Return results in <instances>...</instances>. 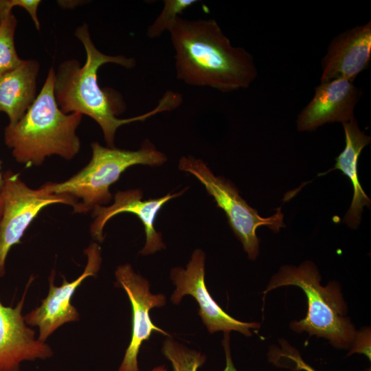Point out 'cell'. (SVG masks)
Here are the masks:
<instances>
[{
  "mask_svg": "<svg viewBox=\"0 0 371 371\" xmlns=\"http://www.w3.org/2000/svg\"><path fill=\"white\" fill-rule=\"evenodd\" d=\"M151 371H167V369L164 366H159L154 368Z\"/></svg>",
  "mask_w": 371,
  "mask_h": 371,
  "instance_id": "26",
  "label": "cell"
},
{
  "mask_svg": "<svg viewBox=\"0 0 371 371\" xmlns=\"http://www.w3.org/2000/svg\"><path fill=\"white\" fill-rule=\"evenodd\" d=\"M12 8L10 0H0V23L10 12Z\"/></svg>",
  "mask_w": 371,
  "mask_h": 371,
  "instance_id": "23",
  "label": "cell"
},
{
  "mask_svg": "<svg viewBox=\"0 0 371 371\" xmlns=\"http://www.w3.org/2000/svg\"><path fill=\"white\" fill-rule=\"evenodd\" d=\"M342 124L345 147L336 157L334 168L328 172L339 170L350 180L353 188L352 199L343 221L349 227L356 229L360 223L364 207L370 208L371 203L370 199L361 186L357 172L359 157L364 147L370 143L371 137L361 131L355 117Z\"/></svg>",
  "mask_w": 371,
  "mask_h": 371,
  "instance_id": "15",
  "label": "cell"
},
{
  "mask_svg": "<svg viewBox=\"0 0 371 371\" xmlns=\"http://www.w3.org/2000/svg\"><path fill=\"white\" fill-rule=\"evenodd\" d=\"M32 277L21 300L14 307L3 305L0 300V371H20L24 361L46 359L53 356L52 348L35 339V332L29 328L22 309Z\"/></svg>",
  "mask_w": 371,
  "mask_h": 371,
  "instance_id": "11",
  "label": "cell"
},
{
  "mask_svg": "<svg viewBox=\"0 0 371 371\" xmlns=\"http://www.w3.org/2000/svg\"><path fill=\"white\" fill-rule=\"evenodd\" d=\"M282 355L291 360L293 363L295 365L294 367L295 370H304V371H316L314 368L305 363L300 357V355L291 351L290 349H287L284 346Z\"/></svg>",
  "mask_w": 371,
  "mask_h": 371,
  "instance_id": "21",
  "label": "cell"
},
{
  "mask_svg": "<svg viewBox=\"0 0 371 371\" xmlns=\"http://www.w3.org/2000/svg\"><path fill=\"white\" fill-rule=\"evenodd\" d=\"M168 32L177 78L187 85L231 92L249 87L257 77L253 56L234 47L214 19L179 16Z\"/></svg>",
  "mask_w": 371,
  "mask_h": 371,
  "instance_id": "1",
  "label": "cell"
},
{
  "mask_svg": "<svg viewBox=\"0 0 371 371\" xmlns=\"http://www.w3.org/2000/svg\"><path fill=\"white\" fill-rule=\"evenodd\" d=\"M115 276L116 285L126 291L132 306L131 339L118 371H139L137 356L142 343L154 331L170 337L155 326L149 315L150 309L166 304V297L163 294L151 293L148 281L135 273L130 264L118 266Z\"/></svg>",
  "mask_w": 371,
  "mask_h": 371,
  "instance_id": "10",
  "label": "cell"
},
{
  "mask_svg": "<svg viewBox=\"0 0 371 371\" xmlns=\"http://www.w3.org/2000/svg\"><path fill=\"white\" fill-rule=\"evenodd\" d=\"M361 95L353 82L337 78L321 82L315 89L310 102L299 113L297 129L313 131L331 122H348L354 116V109Z\"/></svg>",
  "mask_w": 371,
  "mask_h": 371,
  "instance_id": "13",
  "label": "cell"
},
{
  "mask_svg": "<svg viewBox=\"0 0 371 371\" xmlns=\"http://www.w3.org/2000/svg\"><path fill=\"white\" fill-rule=\"evenodd\" d=\"M161 352L170 361L172 371H197L206 360L205 355L188 348L171 337L164 341Z\"/></svg>",
  "mask_w": 371,
  "mask_h": 371,
  "instance_id": "18",
  "label": "cell"
},
{
  "mask_svg": "<svg viewBox=\"0 0 371 371\" xmlns=\"http://www.w3.org/2000/svg\"><path fill=\"white\" fill-rule=\"evenodd\" d=\"M12 8L19 6L25 9L31 16L36 29H40V23L37 16V9L41 3L39 0H10Z\"/></svg>",
  "mask_w": 371,
  "mask_h": 371,
  "instance_id": "20",
  "label": "cell"
},
{
  "mask_svg": "<svg viewBox=\"0 0 371 371\" xmlns=\"http://www.w3.org/2000/svg\"><path fill=\"white\" fill-rule=\"evenodd\" d=\"M223 341V347L226 356V366L223 371H238L234 366L231 358L229 344V335H225Z\"/></svg>",
  "mask_w": 371,
  "mask_h": 371,
  "instance_id": "22",
  "label": "cell"
},
{
  "mask_svg": "<svg viewBox=\"0 0 371 371\" xmlns=\"http://www.w3.org/2000/svg\"><path fill=\"white\" fill-rule=\"evenodd\" d=\"M289 285L300 287L308 302L306 316L291 323L293 330L306 331L311 335L326 338L338 348H348L354 342L356 331L350 319L345 317L346 306L336 282L322 286L317 267L312 262L306 261L299 267H282L273 276L263 293Z\"/></svg>",
  "mask_w": 371,
  "mask_h": 371,
  "instance_id": "4",
  "label": "cell"
},
{
  "mask_svg": "<svg viewBox=\"0 0 371 371\" xmlns=\"http://www.w3.org/2000/svg\"><path fill=\"white\" fill-rule=\"evenodd\" d=\"M3 200L1 193H0V221L2 216L3 213Z\"/></svg>",
  "mask_w": 371,
  "mask_h": 371,
  "instance_id": "25",
  "label": "cell"
},
{
  "mask_svg": "<svg viewBox=\"0 0 371 371\" xmlns=\"http://www.w3.org/2000/svg\"><path fill=\"white\" fill-rule=\"evenodd\" d=\"M86 51V61L82 66L76 60H68L58 67L54 84L56 102L65 113L87 115L100 126L108 147H115V136L121 126L134 122H143L159 113L170 111L182 102V95L167 91L158 104L150 111L135 117L120 119L115 116L117 108L109 93L102 89L98 81L99 68L106 63H115L127 69L135 65L133 58L109 56L99 51L93 44L88 27L84 24L75 32Z\"/></svg>",
  "mask_w": 371,
  "mask_h": 371,
  "instance_id": "2",
  "label": "cell"
},
{
  "mask_svg": "<svg viewBox=\"0 0 371 371\" xmlns=\"http://www.w3.org/2000/svg\"><path fill=\"white\" fill-rule=\"evenodd\" d=\"M163 9L148 27L147 36L155 38L159 37L165 31H168L177 17L186 9L196 3V0H165Z\"/></svg>",
  "mask_w": 371,
  "mask_h": 371,
  "instance_id": "19",
  "label": "cell"
},
{
  "mask_svg": "<svg viewBox=\"0 0 371 371\" xmlns=\"http://www.w3.org/2000/svg\"><path fill=\"white\" fill-rule=\"evenodd\" d=\"M371 59V21L335 36L322 61L321 82L342 78L353 82Z\"/></svg>",
  "mask_w": 371,
  "mask_h": 371,
  "instance_id": "14",
  "label": "cell"
},
{
  "mask_svg": "<svg viewBox=\"0 0 371 371\" xmlns=\"http://www.w3.org/2000/svg\"><path fill=\"white\" fill-rule=\"evenodd\" d=\"M92 156L86 166L69 179L60 183L47 182L41 186L48 192L71 197L74 213H87L111 201L110 186L134 165L157 166L167 160L166 155L145 140L137 150L104 147L91 144Z\"/></svg>",
  "mask_w": 371,
  "mask_h": 371,
  "instance_id": "5",
  "label": "cell"
},
{
  "mask_svg": "<svg viewBox=\"0 0 371 371\" xmlns=\"http://www.w3.org/2000/svg\"><path fill=\"white\" fill-rule=\"evenodd\" d=\"M87 257L83 272L76 279L68 282L63 277L60 286L54 284L55 271L49 277V293L39 306L24 316L27 325L38 328V339L46 342L47 338L63 324L78 321L80 313L71 300L77 288L89 277L95 276L101 262V248L97 243H91L85 249Z\"/></svg>",
  "mask_w": 371,
  "mask_h": 371,
  "instance_id": "9",
  "label": "cell"
},
{
  "mask_svg": "<svg viewBox=\"0 0 371 371\" xmlns=\"http://www.w3.org/2000/svg\"><path fill=\"white\" fill-rule=\"evenodd\" d=\"M16 23L12 12L0 23V77L15 69L24 61L18 56L14 45Z\"/></svg>",
  "mask_w": 371,
  "mask_h": 371,
  "instance_id": "17",
  "label": "cell"
},
{
  "mask_svg": "<svg viewBox=\"0 0 371 371\" xmlns=\"http://www.w3.org/2000/svg\"><path fill=\"white\" fill-rule=\"evenodd\" d=\"M205 254L201 249L192 253L186 268L175 267L170 271V279L176 289L171 301L178 304L183 296L190 295L199 306V315L210 333L232 330L251 336V329H258L260 324L239 321L227 313L212 299L205 284Z\"/></svg>",
  "mask_w": 371,
  "mask_h": 371,
  "instance_id": "8",
  "label": "cell"
},
{
  "mask_svg": "<svg viewBox=\"0 0 371 371\" xmlns=\"http://www.w3.org/2000/svg\"><path fill=\"white\" fill-rule=\"evenodd\" d=\"M1 161H0V193L1 192V190L3 187V176L1 172Z\"/></svg>",
  "mask_w": 371,
  "mask_h": 371,
  "instance_id": "24",
  "label": "cell"
},
{
  "mask_svg": "<svg viewBox=\"0 0 371 371\" xmlns=\"http://www.w3.org/2000/svg\"><path fill=\"white\" fill-rule=\"evenodd\" d=\"M1 194L3 208L0 221V278L5 274V262L11 248L20 243L27 228L47 206L62 203L72 206L76 201L65 194L48 192L41 186L30 188L18 173L6 170L3 174Z\"/></svg>",
  "mask_w": 371,
  "mask_h": 371,
  "instance_id": "7",
  "label": "cell"
},
{
  "mask_svg": "<svg viewBox=\"0 0 371 371\" xmlns=\"http://www.w3.org/2000/svg\"><path fill=\"white\" fill-rule=\"evenodd\" d=\"M185 190L175 194L148 200H142L143 193L139 189L117 191L114 202L109 206H98L93 210V221L90 226L91 236L98 242L104 240L103 229L106 223L114 216L121 213L135 214L142 223L146 234V243L139 251L149 255L166 247L161 234L155 228L156 216L161 207L170 199L181 196Z\"/></svg>",
  "mask_w": 371,
  "mask_h": 371,
  "instance_id": "12",
  "label": "cell"
},
{
  "mask_svg": "<svg viewBox=\"0 0 371 371\" xmlns=\"http://www.w3.org/2000/svg\"><path fill=\"white\" fill-rule=\"evenodd\" d=\"M179 168L194 175L214 198L217 206L225 212L232 229L249 258L255 259L259 253V238L256 235L259 227L267 226L274 232L285 227L280 207L269 217L260 216L240 196L238 189L230 181L214 175L203 160L192 156L182 157Z\"/></svg>",
  "mask_w": 371,
  "mask_h": 371,
  "instance_id": "6",
  "label": "cell"
},
{
  "mask_svg": "<svg viewBox=\"0 0 371 371\" xmlns=\"http://www.w3.org/2000/svg\"><path fill=\"white\" fill-rule=\"evenodd\" d=\"M55 79L52 67L23 117L4 130V141L13 157L26 166L41 165L51 155L71 160L80 149L76 130L82 115L61 111L54 95Z\"/></svg>",
  "mask_w": 371,
  "mask_h": 371,
  "instance_id": "3",
  "label": "cell"
},
{
  "mask_svg": "<svg viewBox=\"0 0 371 371\" xmlns=\"http://www.w3.org/2000/svg\"><path fill=\"white\" fill-rule=\"evenodd\" d=\"M39 64L35 60H24L14 70L0 77V112L5 113L8 124L19 122L34 102Z\"/></svg>",
  "mask_w": 371,
  "mask_h": 371,
  "instance_id": "16",
  "label": "cell"
}]
</instances>
